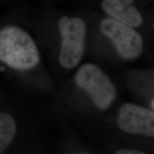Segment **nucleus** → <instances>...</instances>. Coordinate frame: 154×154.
Instances as JSON below:
<instances>
[{"label": "nucleus", "mask_w": 154, "mask_h": 154, "mask_svg": "<svg viewBox=\"0 0 154 154\" xmlns=\"http://www.w3.org/2000/svg\"><path fill=\"white\" fill-rule=\"evenodd\" d=\"M153 103H154V99H153V98H152V99H151V101H150V107H151V110H153V109H154Z\"/></svg>", "instance_id": "1a4fd4ad"}, {"label": "nucleus", "mask_w": 154, "mask_h": 154, "mask_svg": "<svg viewBox=\"0 0 154 154\" xmlns=\"http://www.w3.org/2000/svg\"><path fill=\"white\" fill-rule=\"evenodd\" d=\"M100 29L112 42L119 57L124 60H134L141 55L143 40L136 29L106 17L100 22Z\"/></svg>", "instance_id": "20e7f679"}, {"label": "nucleus", "mask_w": 154, "mask_h": 154, "mask_svg": "<svg viewBox=\"0 0 154 154\" xmlns=\"http://www.w3.org/2000/svg\"><path fill=\"white\" fill-rule=\"evenodd\" d=\"M136 0H102L101 8L107 17L134 29L143 24V17L135 3Z\"/></svg>", "instance_id": "423d86ee"}, {"label": "nucleus", "mask_w": 154, "mask_h": 154, "mask_svg": "<svg viewBox=\"0 0 154 154\" xmlns=\"http://www.w3.org/2000/svg\"><path fill=\"white\" fill-rule=\"evenodd\" d=\"M116 154H144L145 152L137 149H122L116 151Z\"/></svg>", "instance_id": "6e6552de"}, {"label": "nucleus", "mask_w": 154, "mask_h": 154, "mask_svg": "<svg viewBox=\"0 0 154 154\" xmlns=\"http://www.w3.org/2000/svg\"><path fill=\"white\" fill-rule=\"evenodd\" d=\"M58 29L61 38L59 63L66 69L76 68L84 55L86 24L80 17L63 16L58 21Z\"/></svg>", "instance_id": "f03ea898"}, {"label": "nucleus", "mask_w": 154, "mask_h": 154, "mask_svg": "<svg viewBox=\"0 0 154 154\" xmlns=\"http://www.w3.org/2000/svg\"><path fill=\"white\" fill-rule=\"evenodd\" d=\"M117 125L126 134L154 136V112L151 109L132 103L121 106L117 114Z\"/></svg>", "instance_id": "39448f33"}, {"label": "nucleus", "mask_w": 154, "mask_h": 154, "mask_svg": "<svg viewBox=\"0 0 154 154\" xmlns=\"http://www.w3.org/2000/svg\"><path fill=\"white\" fill-rule=\"evenodd\" d=\"M74 81L101 110L109 109L117 96L116 87L110 77L94 63H84L80 66L75 74Z\"/></svg>", "instance_id": "7ed1b4c3"}, {"label": "nucleus", "mask_w": 154, "mask_h": 154, "mask_svg": "<svg viewBox=\"0 0 154 154\" xmlns=\"http://www.w3.org/2000/svg\"><path fill=\"white\" fill-rule=\"evenodd\" d=\"M0 61L14 70L29 71L39 63V51L26 30L7 25L0 29Z\"/></svg>", "instance_id": "f257e3e1"}, {"label": "nucleus", "mask_w": 154, "mask_h": 154, "mask_svg": "<svg viewBox=\"0 0 154 154\" xmlns=\"http://www.w3.org/2000/svg\"><path fill=\"white\" fill-rule=\"evenodd\" d=\"M17 125L12 115L0 111V154L7 151L14 140Z\"/></svg>", "instance_id": "0eeeda50"}]
</instances>
